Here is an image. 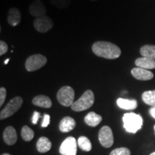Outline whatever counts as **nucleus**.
Here are the masks:
<instances>
[{"instance_id":"f257e3e1","label":"nucleus","mask_w":155,"mask_h":155,"mask_svg":"<svg viewBox=\"0 0 155 155\" xmlns=\"http://www.w3.org/2000/svg\"><path fill=\"white\" fill-rule=\"evenodd\" d=\"M92 51L98 57L108 60H114L119 58L121 50L115 44L106 41H98L92 45Z\"/></svg>"},{"instance_id":"f03ea898","label":"nucleus","mask_w":155,"mask_h":155,"mask_svg":"<svg viewBox=\"0 0 155 155\" xmlns=\"http://www.w3.org/2000/svg\"><path fill=\"white\" fill-rule=\"evenodd\" d=\"M124 128L129 133L135 134L141 129L143 119L141 116L135 113H127L123 116Z\"/></svg>"},{"instance_id":"7ed1b4c3","label":"nucleus","mask_w":155,"mask_h":155,"mask_svg":"<svg viewBox=\"0 0 155 155\" xmlns=\"http://www.w3.org/2000/svg\"><path fill=\"white\" fill-rule=\"evenodd\" d=\"M94 94L91 90H87L84 92L80 98L77 100L71 106L73 111L80 112L90 108L94 105Z\"/></svg>"},{"instance_id":"20e7f679","label":"nucleus","mask_w":155,"mask_h":155,"mask_svg":"<svg viewBox=\"0 0 155 155\" xmlns=\"http://www.w3.org/2000/svg\"><path fill=\"white\" fill-rule=\"evenodd\" d=\"M22 103L23 99L20 96H16L9 101L8 104L0 112V119H5L15 114L22 106Z\"/></svg>"},{"instance_id":"39448f33","label":"nucleus","mask_w":155,"mask_h":155,"mask_svg":"<svg viewBox=\"0 0 155 155\" xmlns=\"http://www.w3.org/2000/svg\"><path fill=\"white\" fill-rule=\"evenodd\" d=\"M75 91L71 86H63L58 91L57 99L62 106L68 107L74 103Z\"/></svg>"},{"instance_id":"423d86ee","label":"nucleus","mask_w":155,"mask_h":155,"mask_svg":"<svg viewBox=\"0 0 155 155\" xmlns=\"http://www.w3.org/2000/svg\"><path fill=\"white\" fill-rule=\"evenodd\" d=\"M48 59L41 54H35L30 55L25 62V68L29 72H33L42 68L47 63Z\"/></svg>"},{"instance_id":"0eeeda50","label":"nucleus","mask_w":155,"mask_h":155,"mask_svg":"<svg viewBox=\"0 0 155 155\" xmlns=\"http://www.w3.org/2000/svg\"><path fill=\"white\" fill-rule=\"evenodd\" d=\"M33 26L38 32L40 33H45L53 28L54 23L50 17L45 15L35 19Z\"/></svg>"},{"instance_id":"6e6552de","label":"nucleus","mask_w":155,"mask_h":155,"mask_svg":"<svg viewBox=\"0 0 155 155\" xmlns=\"http://www.w3.org/2000/svg\"><path fill=\"white\" fill-rule=\"evenodd\" d=\"M59 152L62 155H76V139L73 137H69L65 139L60 147Z\"/></svg>"},{"instance_id":"1a4fd4ad","label":"nucleus","mask_w":155,"mask_h":155,"mask_svg":"<svg viewBox=\"0 0 155 155\" xmlns=\"http://www.w3.org/2000/svg\"><path fill=\"white\" fill-rule=\"evenodd\" d=\"M101 144L105 148H109L114 144V135L111 129L108 126L103 127L98 133Z\"/></svg>"},{"instance_id":"9d476101","label":"nucleus","mask_w":155,"mask_h":155,"mask_svg":"<svg viewBox=\"0 0 155 155\" xmlns=\"http://www.w3.org/2000/svg\"><path fill=\"white\" fill-rule=\"evenodd\" d=\"M30 14L36 18L45 16L47 12L45 5L41 0H34L29 7Z\"/></svg>"},{"instance_id":"9b49d317","label":"nucleus","mask_w":155,"mask_h":155,"mask_svg":"<svg viewBox=\"0 0 155 155\" xmlns=\"http://www.w3.org/2000/svg\"><path fill=\"white\" fill-rule=\"evenodd\" d=\"M131 73L134 78L139 81H150L154 78V74L150 71L139 67L131 70Z\"/></svg>"},{"instance_id":"f8f14e48","label":"nucleus","mask_w":155,"mask_h":155,"mask_svg":"<svg viewBox=\"0 0 155 155\" xmlns=\"http://www.w3.org/2000/svg\"><path fill=\"white\" fill-rule=\"evenodd\" d=\"M21 12L17 7H12L7 13V22L12 27H16L21 22Z\"/></svg>"},{"instance_id":"ddd939ff","label":"nucleus","mask_w":155,"mask_h":155,"mask_svg":"<svg viewBox=\"0 0 155 155\" xmlns=\"http://www.w3.org/2000/svg\"><path fill=\"white\" fill-rule=\"evenodd\" d=\"M3 139L6 144L9 146L15 144L17 141V135L15 128L10 126L6 128L3 133Z\"/></svg>"},{"instance_id":"4468645a","label":"nucleus","mask_w":155,"mask_h":155,"mask_svg":"<svg viewBox=\"0 0 155 155\" xmlns=\"http://www.w3.org/2000/svg\"><path fill=\"white\" fill-rule=\"evenodd\" d=\"M76 122L73 118L70 116H65L60 122L59 129L63 133H68L75 129Z\"/></svg>"},{"instance_id":"2eb2a0df","label":"nucleus","mask_w":155,"mask_h":155,"mask_svg":"<svg viewBox=\"0 0 155 155\" xmlns=\"http://www.w3.org/2000/svg\"><path fill=\"white\" fill-rule=\"evenodd\" d=\"M32 104L35 106L45 108H50L52 106V105H53L51 99H50L49 97L45 96V95H38V96H36L32 99Z\"/></svg>"},{"instance_id":"dca6fc26","label":"nucleus","mask_w":155,"mask_h":155,"mask_svg":"<svg viewBox=\"0 0 155 155\" xmlns=\"http://www.w3.org/2000/svg\"><path fill=\"white\" fill-rule=\"evenodd\" d=\"M135 64L137 67L144 69L152 70L155 68V60L151 58H139L135 61Z\"/></svg>"},{"instance_id":"f3484780","label":"nucleus","mask_w":155,"mask_h":155,"mask_svg":"<svg viewBox=\"0 0 155 155\" xmlns=\"http://www.w3.org/2000/svg\"><path fill=\"white\" fill-rule=\"evenodd\" d=\"M102 121L101 116L98 115L95 112H89L87 115L85 116L84 121L89 127H97Z\"/></svg>"},{"instance_id":"a211bd4d","label":"nucleus","mask_w":155,"mask_h":155,"mask_svg":"<svg viewBox=\"0 0 155 155\" xmlns=\"http://www.w3.org/2000/svg\"><path fill=\"white\" fill-rule=\"evenodd\" d=\"M116 104L119 108L124 110H134L137 107V101L134 99L119 98L116 101Z\"/></svg>"},{"instance_id":"6ab92c4d","label":"nucleus","mask_w":155,"mask_h":155,"mask_svg":"<svg viewBox=\"0 0 155 155\" xmlns=\"http://www.w3.org/2000/svg\"><path fill=\"white\" fill-rule=\"evenodd\" d=\"M36 147L39 152L45 153L50 150L52 147V143L47 137H42L37 141Z\"/></svg>"},{"instance_id":"aec40b11","label":"nucleus","mask_w":155,"mask_h":155,"mask_svg":"<svg viewBox=\"0 0 155 155\" xmlns=\"http://www.w3.org/2000/svg\"><path fill=\"white\" fill-rule=\"evenodd\" d=\"M140 54L142 57L155 60V45H146L140 48Z\"/></svg>"},{"instance_id":"412c9836","label":"nucleus","mask_w":155,"mask_h":155,"mask_svg":"<svg viewBox=\"0 0 155 155\" xmlns=\"http://www.w3.org/2000/svg\"><path fill=\"white\" fill-rule=\"evenodd\" d=\"M141 98L147 105L155 107V90L144 92L141 96Z\"/></svg>"},{"instance_id":"4be33fe9","label":"nucleus","mask_w":155,"mask_h":155,"mask_svg":"<svg viewBox=\"0 0 155 155\" xmlns=\"http://www.w3.org/2000/svg\"><path fill=\"white\" fill-rule=\"evenodd\" d=\"M78 145L81 150L85 152H90L92 149L91 141L86 137H80L78 139Z\"/></svg>"},{"instance_id":"5701e85b","label":"nucleus","mask_w":155,"mask_h":155,"mask_svg":"<svg viewBox=\"0 0 155 155\" xmlns=\"http://www.w3.org/2000/svg\"><path fill=\"white\" fill-rule=\"evenodd\" d=\"M21 135L25 141H30L33 139L35 133L34 131L28 126H24L21 131Z\"/></svg>"},{"instance_id":"b1692460","label":"nucleus","mask_w":155,"mask_h":155,"mask_svg":"<svg viewBox=\"0 0 155 155\" xmlns=\"http://www.w3.org/2000/svg\"><path fill=\"white\" fill-rule=\"evenodd\" d=\"M50 3L58 9H67L71 4V0H49Z\"/></svg>"},{"instance_id":"393cba45","label":"nucleus","mask_w":155,"mask_h":155,"mask_svg":"<svg viewBox=\"0 0 155 155\" xmlns=\"http://www.w3.org/2000/svg\"><path fill=\"white\" fill-rule=\"evenodd\" d=\"M109 155H131V152L126 147H120L114 150Z\"/></svg>"},{"instance_id":"a878e982","label":"nucleus","mask_w":155,"mask_h":155,"mask_svg":"<svg viewBox=\"0 0 155 155\" xmlns=\"http://www.w3.org/2000/svg\"><path fill=\"white\" fill-rule=\"evenodd\" d=\"M6 96H7V90L4 87L0 88V106H2L3 104L5 101Z\"/></svg>"},{"instance_id":"bb28decb","label":"nucleus","mask_w":155,"mask_h":155,"mask_svg":"<svg viewBox=\"0 0 155 155\" xmlns=\"http://www.w3.org/2000/svg\"><path fill=\"white\" fill-rule=\"evenodd\" d=\"M8 51V45L5 41H0V55H3Z\"/></svg>"},{"instance_id":"cd10ccee","label":"nucleus","mask_w":155,"mask_h":155,"mask_svg":"<svg viewBox=\"0 0 155 155\" xmlns=\"http://www.w3.org/2000/svg\"><path fill=\"white\" fill-rule=\"evenodd\" d=\"M50 123V116L49 114H45L43 116V120H42V127H47Z\"/></svg>"},{"instance_id":"c85d7f7f","label":"nucleus","mask_w":155,"mask_h":155,"mask_svg":"<svg viewBox=\"0 0 155 155\" xmlns=\"http://www.w3.org/2000/svg\"><path fill=\"white\" fill-rule=\"evenodd\" d=\"M40 118V113L38 111H35L33 116L32 117V122L33 124H36L38 123L39 119Z\"/></svg>"},{"instance_id":"c756f323","label":"nucleus","mask_w":155,"mask_h":155,"mask_svg":"<svg viewBox=\"0 0 155 155\" xmlns=\"http://www.w3.org/2000/svg\"><path fill=\"white\" fill-rule=\"evenodd\" d=\"M150 114L152 116V117L155 119V107H152L150 109Z\"/></svg>"},{"instance_id":"7c9ffc66","label":"nucleus","mask_w":155,"mask_h":155,"mask_svg":"<svg viewBox=\"0 0 155 155\" xmlns=\"http://www.w3.org/2000/svg\"><path fill=\"white\" fill-rule=\"evenodd\" d=\"M9 61V58H7V59H6L5 63H5V65H7V64L8 63Z\"/></svg>"},{"instance_id":"2f4dec72","label":"nucleus","mask_w":155,"mask_h":155,"mask_svg":"<svg viewBox=\"0 0 155 155\" xmlns=\"http://www.w3.org/2000/svg\"><path fill=\"white\" fill-rule=\"evenodd\" d=\"M2 155H11V154H7V153H6V154H2Z\"/></svg>"},{"instance_id":"473e14b6","label":"nucleus","mask_w":155,"mask_h":155,"mask_svg":"<svg viewBox=\"0 0 155 155\" xmlns=\"http://www.w3.org/2000/svg\"><path fill=\"white\" fill-rule=\"evenodd\" d=\"M150 155H155V152H152V154H151Z\"/></svg>"},{"instance_id":"72a5a7b5","label":"nucleus","mask_w":155,"mask_h":155,"mask_svg":"<svg viewBox=\"0 0 155 155\" xmlns=\"http://www.w3.org/2000/svg\"><path fill=\"white\" fill-rule=\"evenodd\" d=\"M91 1H92V2H96V1H97V0H91Z\"/></svg>"},{"instance_id":"f704fd0d","label":"nucleus","mask_w":155,"mask_h":155,"mask_svg":"<svg viewBox=\"0 0 155 155\" xmlns=\"http://www.w3.org/2000/svg\"><path fill=\"white\" fill-rule=\"evenodd\" d=\"M154 132H155V125H154Z\"/></svg>"}]
</instances>
